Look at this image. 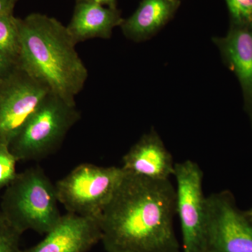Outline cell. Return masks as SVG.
Segmentation results:
<instances>
[{"mask_svg": "<svg viewBox=\"0 0 252 252\" xmlns=\"http://www.w3.org/2000/svg\"><path fill=\"white\" fill-rule=\"evenodd\" d=\"M180 4V0H142L134 14L124 19L123 34L136 42L150 39L171 19Z\"/></svg>", "mask_w": 252, "mask_h": 252, "instance_id": "13", "label": "cell"}, {"mask_svg": "<svg viewBox=\"0 0 252 252\" xmlns=\"http://www.w3.org/2000/svg\"><path fill=\"white\" fill-rule=\"evenodd\" d=\"M18 67L19 64L17 62L0 53V81L11 75Z\"/></svg>", "mask_w": 252, "mask_h": 252, "instance_id": "18", "label": "cell"}, {"mask_svg": "<svg viewBox=\"0 0 252 252\" xmlns=\"http://www.w3.org/2000/svg\"><path fill=\"white\" fill-rule=\"evenodd\" d=\"M19 66L52 93L76 103L89 71L67 26L56 18L34 13L19 18Z\"/></svg>", "mask_w": 252, "mask_h": 252, "instance_id": "2", "label": "cell"}, {"mask_svg": "<svg viewBox=\"0 0 252 252\" xmlns=\"http://www.w3.org/2000/svg\"><path fill=\"white\" fill-rule=\"evenodd\" d=\"M126 174L122 167L81 164L55 185L58 200L67 213L99 220Z\"/></svg>", "mask_w": 252, "mask_h": 252, "instance_id": "5", "label": "cell"}, {"mask_svg": "<svg viewBox=\"0 0 252 252\" xmlns=\"http://www.w3.org/2000/svg\"><path fill=\"white\" fill-rule=\"evenodd\" d=\"M19 18L13 14L0 16V53L19 64Z\"/></svg>", "mask_w": 252, "mask_h": 252, "instance_id": "14", "label": "cell"}, {"mask_svg": "<svg viewBox=\"0 0 252 252\" xmlns=\"http://www.w3.org/2000/svg\"><path fill=\"white\" fill-rule=\"evenodd\" d=\"M106 252H137L132 251V250H124V249L119 248H106Z\"/></svg>", "mask_w": 252, "mask_h": 252, "instance_id": "21", "label": "cell"}, {"mask_svg": "<svg viewBox=\"0 0 252 252\" xmlns=\"http://www.w3.org/2000/svg\"><path fill=\"white\" fill-rule=\"evenodd\" d=\"M177 214L180 217L183 252H207L206 198L203 193V172L190 160L177 162Z\"/></svg>", "mask_w": 252, "mask_h": 252, "instance_id": "6", "label": "cell"}, {"mask_svg": "<svg viewBox=\"0 0 252 252\" xmlns=\"http://www.w3.org/2000/svg\"><path fill=\"white\" fill-rule=\"evenodd\" d=\"M56 186L42 169L31 167L17 173L4 189L0 212L21 233L31 230L46 234L59 223Z\"/></svg>", "mask_w": 252, "mask_h": 252, "instance_id": "3", "label": "cell"}, {"mask_svg": "<svg viewBox=\"0 0 252 252\" xmlns=\"http://www.w3.org/2000/svg\"><path fill=\"white\" fill-rule=\"evenodd\" d=\"M15 3L13 0H0V16L13 14Z\"/></svg>", "mask_w": 252, "mask_h": 252, "instance_id": "19", "label": "cell"}, {"mask_svg": "<svg viewBox=\"0 0 252 252\" xmlns=\"http://www.w3.org/2000/svg\"><path fill=\"white\" fill-rule=\"evenodd\" d=\"M79 119L76 103L50 92L11 142L10 151L18 161L44 158L61 145Z\"/></svg>", "mask_w": 252, "mask_h": 252, "instance_id": "4", "label": "cell"}, {"mask_svg": "<svg viewBox=\"0 0 252 252\" xmlns=\"http://www.w3.org/2000/svg\"><path fill=\"white\" fill-rule=\"evenodd\" d=\"M176 189L170 180L126 172L99 218L104 249L181 252L174 229Z\"/></svg>", "mask_w": 252, "mask_h": 252, "instance_id": "1", "label": "cell"}, {"mask_svg": "<svg viewBox=\"0 0 252 252\" xmlns=\"http://www.w3.org/2000/svg\"><path fill=\"white\" fill-rule=\"evenodd\" d=\"M86 1H91V2L95 3V4L112 8V9H117V0H86Z\"/></svg>", "mask_w": 252, "mask_h": 252, "instance_id": "20", "label": "cell"}, {"mask_svg": "<svg viewBox=\"0 0 252 252\" xmlns=\"http://www.w3.org/2000/svg\"><path fill=\"white\" fill-rule=\"evenodd\" d=\"M13 1H14L15 2H16V1H17V0H13Z\"/></svg>", "mask_w": 252, "mask_h": 252, "instance_id": "23", "label": "cell"}, {"mask_svg": "<svg viewBox=\"0 0 252 252\" xmlns=\"http://www.w3.org/2000/svg\"><path fill=\"white\" fill-rule=\"evenodd\" d=\"M245 215H246L247 217L250 220V221L252 222V208L251 210H249L248 212L245 213Z\"/></svg>", "mask_w": 252, "mask_h": 252, "instance_id": "22", "label": "cell"}, {"mask_svg": "<svg viewBox=\"0 0 252 252\" xmlns=\"http://www.w3.org/2000/svg\"><path fill=\"white\" fill-rule=\"evenodd\" d=\"M101 240L97 219L67 213L44 240L22 252H87Z\"/></svg>", "mask_w": 252, "mask_h": 252, "instance_id": "9", "label": "cell"}, {"mask_svg": "<svg viewBox=\"0 0 252 252\" xmlns=\"http://www.w3.org/2000/svg\"><path fill=\"white\" fill-rule=\"evenodd\" d=\"M213 41L223 63L238 79L252 129V29L230 25L224 36Z\"/></svg>", "mask_w": 252, "mask_h": 252, "instance_id": "10", "label": "cell"}, {"mask_svg": "<svg viewBox=\"0 0 252 252\" xmlns=\"http://www.w3.org/2000/svg\"><path fill=\"white\" fill-rule=\"evenodd\" d=\"M207 252H252V223L228 190L207 197Z\"/></svg>", "mask_w": 252, "mask_h": 252, "instance_id": "7", "label": "cell"}, {"mask_svg": "<svg viewBox=\"0 0 252 252\" xmlns=\"http://www.w3.org/2000/svg\"><path fill=\"white\" fill-rule=\"evenodd\" d=\"M22 235L0 212V252H22L20 249Z\"/></svg>", "mask_w": 252, "mask_h": 252, "instance_id": "16", "label": "cell"}, {"mask_svg": "<svg viewBox=\"0 0 252 252\" xmlns=\"http://www.w3.org/2000/svg\"><path fill=\"white\" fill-rule=\"evenodd\" d=\"M49 93L20 66L0 81V146L9 147Z\"/></svg>", "mask_w": 252, "mask_h": 252, "instance_id": "8", "label": "cell"}, {"mask_svg": "<svg viewBox=\"0 0 252 252\" xmlns=\"http://www.w3.org/2000/svg\"><path fill=\"white\" fill-rule=\"evenodd\" d=\"M18 160L10 151L9 147L0 146V193L14 180L17 172Z\"/></svg>", "mask_w": 252, "mask_h": 252, "instance_id": "17", "label": "cell"}, {"mask_svg": "<svg viewBox=\"0 0 252 252\" xmlns=\"http://www.w3.org/2000/svg\"><path fill=\"white\" fill-rule=\"evenodd\" d=\"M124 19L117 9L86 1L77 0L68 32L76 44L89 39H108L113 30L122 26Z\"/></svg>", "mask_w": 252, "mask_h": 252, "instance_id": "12", "label": "cell"}, {"mask_svg": "<svg viewBox=\"0 0 252 252\" xmlns=\"http://www.w3.org/2000/svg\"><path fill=\"white\" fill-rule=\"evenodd\" d=\"M230 26L252 29V0H225Z\"/></svg>", "mask_w": 252, "mask_h": 252, "instance_id": "15", "label": "cell"}, {"mask_svg": "<svg viewBox=\"0 0 252 252\" xmlns=\"http://www.w3.org/2000/svg\"><path fill=\"white\" fill-rule=\"evenodd\" d=\"M175 165L171 154L154 130L144 134L123 157L126 172L152 180H170Z\"/></svg>", "mask_w": 252, "mask_h": 252, "instance_id": "11", "label": "cell"}]
</instances>
